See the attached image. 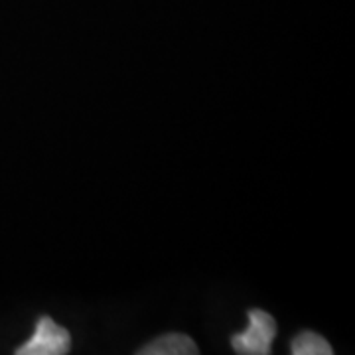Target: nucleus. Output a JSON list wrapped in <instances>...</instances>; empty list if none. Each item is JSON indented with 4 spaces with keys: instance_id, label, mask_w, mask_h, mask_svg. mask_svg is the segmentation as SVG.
I'll return each instance as SVG.
<instances>
[{
    "instance_id": "1",
    "label": "nucleus",
    "mask_w": 355,
    "mask_h": 355,
    "mask_svg": "<svg viewBox=\"0 0 355 355\" xmlns=\"http://www.w3.org/2000/svg\"><path fill=\"white\" fill-rule=\"evenodd\" d=\"M249 326L247 330L233 334L231 345L241 355H266L272 349L277 336V322L265 310H249Z\"/></svg>"
},
{
    "instance_id": "2",
    "label": "nucleus",
    "mask_w": 355,
    "mask_h": 355,
    "mask_svg": "<svg viewBox=\"0 0 355 355\" xmlns=\"http://www.w3.org/2000/svg\"><path fill=\"white\" fill-rule=\"evenodd\" d=\"M71 349L69 331L58 326L50 316H42L36 324L32 338L22 343L16 354L18 355H64Z\"/></svg>"
},
{
    "instance_id": "3",
    "label": "nucleus",
    "mask_w": 355,
    "mask_h": 355,
    "mask_svg": "<svg viewBox=\"0 0 355 355\" xmlns=\"http://www.w3.org/2000/svg\"><path fill=\"white\" fill-rule=\"evenodd\" d=\"M142 355H196L198 354V345L191 340L188 334L182 331H172L160 336L146 345H142L139 349Z\"/></svg>"
},
{
    "instance_id": "4",
    "label": "nucleus",
    "mask_w": 355,
    "mask_h": 355,
    "mask_svg": "<svg viewBox=\"0 0 355 355\" xmlns=\"http://www.w3.org/2000/svg\"><path fill=\"white\" fill-rule=\"evenodd\" d=\"M291 352L294 355H331L334 347L324 336H320L316 331L304 330L298 336H294L291 343Z\"/></svg>"
}]
</instances>
